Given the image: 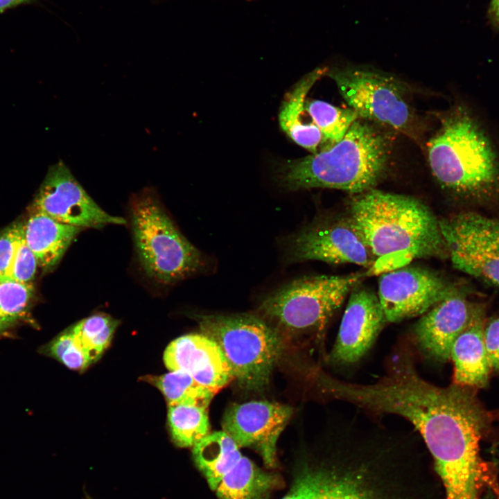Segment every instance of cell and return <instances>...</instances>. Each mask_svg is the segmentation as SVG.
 <instances>
[{
	"label": "cell",
	"instance_id": "8992f818",
	"mask_svg": "<svg viewBox=\"0 0 499 499\" xmlns=\"http://www.w3.org/2000/svg\"><path fill=\"white\" fill-rule=\"evenodd\" d=\"M130 216L137 255L149 277L172 283L205 266L204 256L181 234L150 190L134 196Z\"/></svg>",
	"mask_w": 499,
	"mask_h": 499
},
{
	"label": "cell",
	"instance_id": "9a60e30c",
	"mask_svg": "<svg viewBox=\"0 0 499 499\" xmlns=\"http://www.w3.org/2000/svg\"><path fill=\"white\" fill-rule=\"evenodd\" d=\"M474 303L459 288L422 315L414 328L417 343L430 358L440 362L450 359L453 345L469 324Z\"/></svg>",
	"mask_w": 499,
	"mask_h": 499
},
{
	"label": "cell",
	"instance_id": "4316f807",
	"mask_svg": "<svg viewBox=\"0 0 499 499\" xmlns=\"http://www.w3.org/2000/svg\"><path fill=\"white\" fill-rule=\"evenodd\" d=\"M331 475L322 470L304 469L295 475L281 499H329Z\"/></svg>",
	"mask_w": 499,
	"mask_h": 499
},
{
	"label": "cell",
	"instance_id": "1f68e13d",
	"mask_svg": "<svg viewBox=\"0 0 499 499\" xmlns=\"http://www.w3.org/2000/svg\"><path fill=\"white\" fill-rule=\"evenodd\" d=\"M329 499H369L354 483L338 481L332 477L329 490Z\"/></svg>",
	"mask_w": 499,
	"mask_h": 499
},
{
	"label": "cell",
	"instance_id": "7a4b0ae2",
	"mask_svg": "<svg viewBox=\"0 0 499 499\" xmlns=\"http://www.w3.org/2000/svg\"><path fill=\"white\" fill-rule=\"evenodd\" d=\"M348 216L374 258L369 274L448 256L439 220L415 198L373 188L352 197Z\"/></svg>",
	"mask_w": 499,
	"mask_h": 499
},
{
	"label": "cell",
	"instance_id": "836d02e7",
	"mask_svg": "<svg viewBox=\"0 0 499 499\" xmlns=\"http://www.w3.org/2000/svg\"><path fill=\"white\" fill-rule=\"evenodd\" d=\"M489 13L494 25L499 28V0L491 1Z\"/></svg>",
	"mask_w": 499,
	"mask_h": 499
},
{
	"label": "cell",
	"instance_id": "4fadbf2b",
	"mask_svg": "<svg viewBox=\"0 0 499 499\" xmlns=\"http://www.w3.org/2000/svg\"><path fill=\"white\" fill-rule=\"evenodd\" d=\"M291 407L267 401H253L230 406L222 420V431L240 447H250L269 469L277 466V444L288 424Z\"/></svg>",
	"mask_w": 499,
	"mask_h": 499
},
{
	"label": "cell",
	"instance_id": "ffe728a7",
	"mask_svg": "<svg viewBox=\"0 0 499 499\" xmlns=\"http://www.w3.org/2000/svg\"><path fill=\"white\" fill-rule=\"evenodd\" d=\"M283 484L281 475L265 471L242 456L215 491L218 499H270Z\"/></svg>",
	"mask_w": 499,
	"mask_h": 499
},
{
	"label": "cell",
	"instance_id": "d6986e66",
	"mask_svg": "<svg viewBox=\"0 0 499 499\" xmlns=\"http://www.w3.org/2000/svg\"><path fill=\"white\" fill-rule=\"evenodd\" d=\"M327 71L326 67H318L300 79L286 95L279 114V121L282 130L297 144L313 154L317 152L324 137L313 123H304L302 116L307 94Z\"/></svg>",
	"mask_w": 499,
	"mask_h": 499
},
{
	"label": "cell",
	"instance_id": "8fae6325",
	"mask_svg": "<svg viewBox=\"0 0 499 499\" xmlns=\"http://www.w3.org/2000/svg\"><path fill=\"white\" fill-rule=\"evenodd\" d=\"M33 211L82 229L126 222L102 209L62 161L49 167L35 198Z\"/></svg>",
	"mask_w": 499,
	"mask_h": 499
},
{
	"label": "cell",
	"instance_id": "ba28073f",
	"mask_svg": "<svg viewBox=\"0 0 499 499\" xmlns=\"http://www.w3.org/2000/svg\"><path fill=\"white\" fill-rule=\"evenodd\" d=\"M338 91L360 119L408 133L414 116L403 89L393 78L362 69L327 71Z\"/></svg>",
	"mask_w": 499,
	"mask_h": 499
},
{
	"label": "cell",
	"instance_id": "3957f363",
	"mask_svg": "<svg viewBox=\"0 0 499 499\" xmlns=\"http://www.w3.org/2000/svg\"><path fill=\"white\" fill-rule=\"evenodd\" d=\"M428 157L443 189L473 203H499V152L466 107L459 106L444 119L428 143Z\"/></svg>",
	"mask_w": 499,
	"mask_h": 499
},
{
	"label": "cell",
	"instance_id": "52a82bcc",
	"mask_svg": "<svg viewBox=\"0 0 499 499\" xmlns=\"http://www.w3.org/2000/svg\"><path fill=\"white\" fill-rule=\"evenodd\" d=\"M363 276L353 273L295 279L267 295L260 304L259 312L289 331L323 327Z\"/></svg>",
	"mask_w": 499,
	"mask_h": 499
},
{
	"label": "cell",
	"instance_id": "5b68a950",
	"mask_svg": "<svg viewBox=\"0 0 499 499\" xmlns=\"http://www.w3.org/2000/svg\"><path fill=\"white\" fill-rule=\"evenodd\" d=\"M201 333L219 346L243 389L261 391L269 384L282 341L265 319L250 314L195 315Z\"/></svg>",
	"mask_w": 499,
	"mask_h": 499
},
{
	"label": "cell",
	"instance_id": "484cf974",
	"mask_svg": "<svg viewBox=\"0 0 499 499\" xmlns=\"http://www.w3.org/2000/svg\"><path fill=\"white\" fill-rule=\"evenodd\" d=\"M33 291L31 283H21L11 279L0 282V333L24 316Z\"/></svg>",
	"mask_w": 499,
	"mask_h": 499
},
{
	"label": "cell",
	"instance_id": "f1b7e54d",
	"mask_svg": "<svg viewBox=\"0 0 499 499\" xmlns=\"http://www.w3.org/2000/svg\"><path fill=\"white\" fill-rule=\"evenodd\" d=\"M38 262L32 250L26 245L23 234L12 265L9 279L25 283H31L35 277Z\"/></svg>",
	"mask_w": 499,
	"mask_h": 499
},
{
	"label": "cell",
	"instance_id": "4dcf8cb0",
	"mask_svg": "<svg viewBox=\"0 0 499 499\" xmlns=\"http://www.w3.org/2000/svg\"><path fill=\"white\" fill-rule=\"evenodd\" d=\"M484 340L491 367L499 371V316L485 321Z\"/></svg>",
	"mask_w": 499,
	"mask_h": 499
},
{
	"label": "cell",
	"instance_id": "d4e9b609",
	"mask_svg": "<svg viewBox=\"0 0 499 499\" xmlns=\"http://www.w3.org/2000/svg\"><path fill=\"white\" fill-rule=\"evenodd\" d=\"M305 109L324 139L339 142L359 116L351 108H340L319 100L308 101Z\"/></svg>",
	"mask_w": 499,
	"mask_h": 499
},
{
	"label": "cell",
	"instance_id": "603a6c76",
	"mask_svg": "<svg viewBox=\"0 0 499 499\" xmlns=\"http://www.w3.org/2000/svg\"><path fill=\"white\" fill-rule=\"evenodd\" d=\"M168 422L172 439L179 447H193L210 432L207 409L168 404Z\"/></svg>",
	"mask_w": 499,
	"mask_h": 499
},
{
	"label": "cell",
	"instance_id": "83f0119b",
	"mask_svg": "<svg viewBox=\"0 0 499 499\" xmlns=\"http://www.w3.org/2000/svg\"><path fill=\"white\" fill-rule=\"evenodd\" d=\"M42 351L73 370H83L91 364L75 343L70 328L51 341Z\"/></svg>",
	"mask_w": 499,
	"mask_h": 499
},
{
	"label": "cell",
	"instance_id": "e0dca14e",
	"mask_svg": "<svg viewBox=\"0 0 499 499\" xmlns=\"http://www.w3.org/2000/svg\"><path fill=\"white\" fill-rule=\"evenodd\" d=\"M485 321L484 305L474 303L470 321L451 350L454 380L457 385L482 387L487 384L491 367L484 340Z\"/></svg>",
	"mask_w": 499,
	"mask_h": 499
},
{
	"label": "cell",
	"instance_id": "5bb4252c",
	"mask_svg": "<svg viewBox=\"0 0 499 499\" xmlns=\"http://www.w3.org/2000/svg\"><path fill=\"white\" fill-rule=\"evenodd\" d=\"M385 322L378 295L369 288L355 286L350 292L329 360L337 365H351L360 360L374 343Z\"/></svg>",
	"mask_w": 499,
	"mask_h": 499
},
{
	"label": "cell",
	"instance_id": "cb8c5ba5",
	"mask_svg": "<svg viewBox=\"0 0 499 499\" xmlns=\"http://www.w3.org/2000/svg\"><path fill=\"white\" fill-rule=\"evenodd\" d=\"M116 326V320L98 314L83 319L70 329L76 345L93 363L110 344Z\"/></svg>",
	"mask_w": 499,
	"mask_h": 499
},
{
	"label": "cell",
	"instance_id": "277c9868",
	"mask_svg": "<svg viewBox=\"0 0 499 499\" xmlns=\"http://www.w3.org/2000/svg\"><path fill=\"white\" fill-rule=\"evenodd\" d=\"M388 156L385 137L359 118L330 148L283 163L276 178L289 191L327 188L355 195L374 187L386 169Z\"/></svg>",
	"mask_w": 499,
	"mask_h": 499
},
{
	"label": "cell",
	"instance_id": "7c38bea8",
	"mask_svg": "<svg viewBox=\"0 0 499 499\" xmlns=\"http://www.w3.org/2000/svg\"><path fill=\"white\" fill-rule=\"evenodd\" d=\"M456 287L427 268L404 266L380 274L378 297L387 322L422 315Z\"/></svg>",
	"mask_w": 499,
	"mask_h": 499
},
{
	"label": "cell",
	"instance_id": "f546056e",
	"mask_svg": "<svg viewBox=\"0 0 499 499\" xmlns=\"http://www.w3.org/2000/svg\"><path fill=\"white\" fill-rule=\"evenodd\" d=\"M22 234V224H14L0 234V282L8 280Z\"/></svg>",
	"mask_w": 499,
	"mask_h": 499
},
{
	"label": "cell",
	"instance_id": "9c48e42d",
	"mask_svg": "<svg viewBox=\"0 0 499 499\" xmlns=\"http://www.w3.org/2000/svg\"><path fill=\"white\" fill-rule=\"evenodd\" d=\"M439 226L453 266L499 288V220L465 212Z\"/></svg>",
	"mask_w": 499,
	"mask_h": 499
},
{
	"label": "cell",
	"instance_id": "44dd1931",
	"mask_svg": "<svg viewBox=\"0 0 499 499\" xmlns=\"http://www.w3.org/2000/svg\"><path fill=\"white\" fill-rule=\"evenodd\" d=\"M194 462L216 490L224 478L242 457L239 447L224 431L210 433L193 447Z\"/></svg>",
	"mask_w": 499,
	"mask_h": 499
},
{
	"label": "cell",
	"instance_id": "d6a6232c",
	"mask_svg": "<svg viewBox=\"0 0 499 499\" xmlns=\"http://www.w3.org/2000/svg\"><path fill=\"white\" fill-rule=\"evenodd\" d=\"M37 0H0V12L21 6L33 4Z\"/></svg>",
	"mask_w": 499,
	"mask_h": 499
},
{
	"label": "cell",
	"instance_id": "e575fe53",
	"mask_svg": "<svg viewBox=\"0 0 499 499\" xmlns=\"http://www.w3.org/2000/svg\"><path fill=\"white\" fill-rule=\"evenodd\" d=\"M86 498H87V499H93L92 498H91V497H90L89 496H88V495H87V497H86Z\"/></svg>",
	"mask_w": 499,
	"mask_h": 499
},
{
	"label": "cell",
	"instance_id": "ac0fdd59",
	"mask_svg": "<svg viewBox=\"0 0 499 499\" xmlns=\"http://www.w3.org/2000/svg\"><path fill=\"white\" fill-rule=\"evenodd\" d=\"M83 229L60 222L38 211H33L22 224L24 239L45 270L55 266L76 236Z\"/></svg>",
	"mask_w": 499,
	"mask_h": 499
},
{
	"label": "cell",
	"instance_id": "30bf717a",
	"mask_svg": "<svg viewBox=\"0 0 499 499\" xmlns=\"http://www.w3.org/2000/svg\"><path fill=\"white\" fill-rule=\"evenodd\" d=\"M286 261H319L367 268L374 258L349 216L317 220L283 240Z\"/></svg>",
	"mask_w": 499,
	"mask_h": 499
},
{
	"label": "cell",
	"instance_id": "7402d4cb",
	"mask_svg": "<svg viewBox=\"0 0 499 499\" xmlns=\"http://www.w3.org/2000/svg\"><path fill=\"white\" fill-rule=\"evenodd\" d=\"M145 379L161 392L168 404L194 405L207 409L216 394L181 371H171L161 376H148Z\"/></svg>",
	"mask_w": 499,
	"mask_h": 499
},
{
	"label": "cell",
	"instance_id": "2e32d148",
	"mask_svg": "<svg viewBox=\"0 0 499 499\" xmlns=\"http://www.w3.org/2000/svg\"><path fill=\"white\" fill-rule=\"evenodd\" d=\"M164 361L170 371L185 372L216 393L234 380L220 348L203 333L188 334L172 341L165 350Z\"/></svg>",
	"mask_w": 499,
	"mask_h": 499
},
{
	"label": "cell",
	"instance_id": "6da1fadb",
	"mask_svg": "<svg viewBox=\"0 0 499 499\" xmlns=\"http://www.w3.org/2000/svg\"><path fill=\"white\" fill-rule=\"evenodd\" d=\"M465 387L436 386L402 358L376 383L366 385L360 395L364 409L403 417L421 434L446 499H478L479 441L487 421Z\"/></svg>",
	"mask_w": 499,
	"mask_h": 499
}]
</instances>
